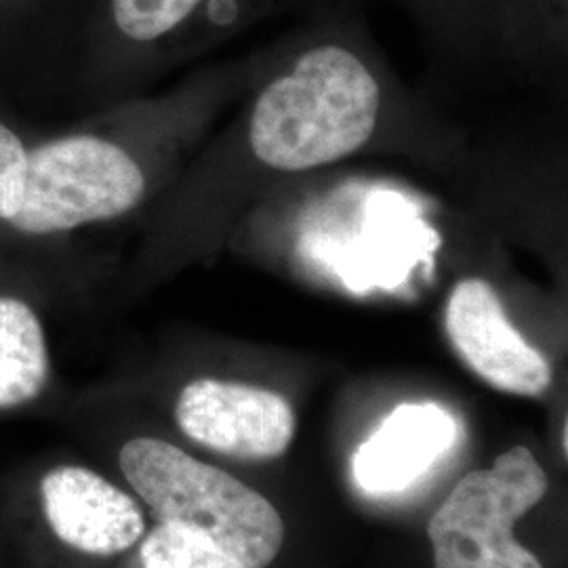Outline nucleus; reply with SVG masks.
I'll return each instance as SVG.
<instances>
[{"label": "nucleus", "mask_w": 568, "mask_h": 568, "mask_svg": "<svg viewBox=\"0 0 568 568\" xmlns=\"http://www.w3.org/2000/svg\"><path fill=\"white\" fill-rule=\"evenodd\" d=\"M379 110L382 87L365 55L344 39H321L262 89L248 116V145L270 169H318L358 152Z\"/></svg>", "instance_id": "1"}, {"label": "nucleus", "mask_w": 568, "mask_h": 568, "mask_svg": "<svg viewBox=\"0 0 568 568\" xmlns=\"http://www.w3.org/2000/svg\"><path fill=\"white\" fill-rule=\"evenodd\" d=\"M119 462L159 523L203 532L244 568H267L283 549L286 530L278 509L224 469L159 438L129 440Z\"/></svg>", "instance_id": "2"}, {"label": "nucleus", "mask_w": 568, "mask_h": 568, "mask_svg": "<svg viewBox=\"0 0 568 568\" xmlns=\"http://www.w3.org/2000/svg\"><path fill=\"white\" fill-rule=\"evenodd\" d=\"M548 487V474L527 447L469 471L427 525L436 568H544L514 539V525L544 501Z\"/></svg>", "instance_id": "3"}, {"label": "nucleus", "mask_w": 568, "mask_h": 568, "mask_svg": "<svg viewBox=\"0 0 568 568\" xmlns=\"http://www.w3.org/2000/svg\"><path fill=\"white\" fill-rule=\"evenodd\" d=\"M143 194V171L119 143L68 135L28 152L23 201L9 225L28 236L68 232L121 217Z\"/></svg>", "instance_id": "4"}, {"label": "nucleus", "mask_w": 568, "mask_h": 568, "mask_svg": "<svg viewBox=\"0 0 568 568\" xmlns=\"http://www.w3.org/2000/svg\"><path fill=\"white\" fill-rule=\"evenodd\" d=\"M175 422L201 447L236 459H276L295 436V410L278 392L220 379L183 387Z\"/></svg>", "instance_id": "5"}, {"label": "nucleus", "mask_w": 568, "mask_h": 568, "mask_svg": "<svg viewBox=\"0 0 568 568\" xmlns=\"http://www.w3.org/2000/svg\"><path fill=\"white\" fill-rule=\"evenodd\" d=\"M448 342L485 384L499 392L537 398L551 386V366L509 323L497 291L483 278L453 286L445 310Z\"/></svg>", "instance_id": "6"}, {"label": "nucleus", "mask_w": 568, "mask_h": 568, "mask_svg": "<svg viewBox=\"0 0 568 568\" xmlns=\"http://www.w3.org/2000/svg\"><path fill=\"white\" fill-rule=\"evenodd\" d=\"M41 504L47 525L61 544L89 556H116L145 532L135 499L87 467L47 471Z\"/></svg>", "instance_id": "7"}, {"label": "nucleus", "mask_w": 568, "mask_h": 568, "mask_svg": "<svg viewBox=\"0 0 568 568\" xmlns=\"http://www.w3.org/2000/svg\"><path fill=\"white\" fill-rule=\"evenodd\" d=\"M276 0H98L84 44L154 53L225 30Z\"/></svg>", "instance_id": "8"}, {"label": "nucleus", "mask_w": 568, "mask_h": 568, "mask_svg": "<svg viewBox=\"0 0 568 568\" xmlns=\"http://www.w3.org/2000/svg\"><path fill=\"white\" fill-rule=\"evenodd\" d=\"M459 426L434 403L396 406L352 462L356 485L371 495L413 487L427 469L457 445Z\"/></svg>", "instance_id": "9"}, {"label": "nucleus", "mask_w": 568, "mask_h": 568, "mask_svg": "<svg viewBox=\"0 0 568 568\" xmlns=\"http://www.w3.org/2000/svg\"><path fill=\"white\" fill-rule=\"evenodd\" d=\"M98 0H0V68L55 60L84 42Z\"/></svg>", "instance_id": "10"}, {"label": "nucleus", "mask_w": 568, "mask_h": 568, "mask_svg": "<svg viewBox=\"0 0 568 568\" xmlns=\"http://www.w3.org/2000/svg\"><path fill=\"white\" fill-rule=\"evenodd\" d=\"M49 347L37 312L18 297H0V408L39 398L49 382Z\"/></svg>", "instance_id": "11"}, {"label": "nucleus", "mask_w": 568, "mask_h": 568, "mask_svg": "<svg viewBox=\"0 0 568 568\" xmlns=\"http://www.w3.org/2000/svg\"><path fill=\"white\" fill-rule=\"evenodd\" d=\"M143 568H244L211 537L178 523H159L143 537Z\"/></svg>", "instance_id": "12"}, {"label": "nucleus", "mask_w": 568, "mask_h": 568, "mask_svg": "<svg viewBox=\"0 0 568 568\" xmlns=\"http://www.w3.org/2000/svg\"><path fill=\"white\" fill-rule=\"evenodd\" d=\"M28 150L20 138L0 122V220L11 222L23 201Z\"/></svg>", "instance_id": "13"}]
</instances>
